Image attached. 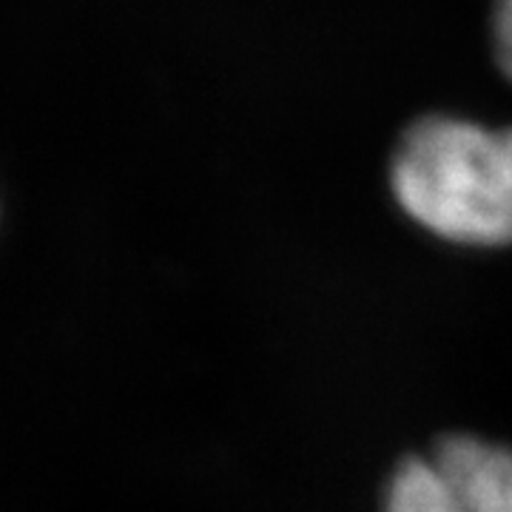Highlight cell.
Instances as JSON below:
<instances>
[{
    "label": "cell",
    "instance_id": "6da1fadb",
    "mask_svg": "<svg viewBox=\"0 0 512 512\" xmlns=\"http://www.w3.org/2000/svg\"><path fill=\"white\" fill-rule=\"evenodd\" d=\"M390 188L410 220L447 242L470 248L512 242V194L498 131L450 114L421 117L393 154Z\"/></svg>",
    "mask_w": 512,
    "mask_h": 512
},
{
    "label": "cell",
    "instance_id": "5b68a950",
    "mask_svg": "<svg viewBox=\"0 0 512 512\" xmlns=\"http://www.w3.org/2000/svg\"><path fill=\"white\" fill-rule=\"evenodd\" d=\"M498 151H501L504 177H507V185H510V194H512V128L498 131Z\"/></svg>",
    "mask_w": 512,
    "mask_h": 512
},
{
    "label": "cell",
    "instance_id": "277c9868",
    "mask_svg": "<svg viewBox=\"0 0 512 512\" xmlns=\"http://www.w3.org/2000/svg\"><path fill=\"white\" fill-rule=\"evenodd\" d=\"M493 46L501 72L512 80V0H495Z\"/></svg>",
    "mask_w": 512,
    "mask_h": 512
},
{
    "label": "cell",
    "instance_id": "3957f363",
    "mask_svg": "<svg viewBox=\"0 0 512 512\" xmlns=\"http://www.w3.org/2000/svg\"><path fill=\"white\" fill-rule=\"evenodd\" d=\"M384 512H467L433 458H404L390 476Z\"/></svg>",
    "mask_w": 512,
    "mask_h": 512
},
{
    "label": "cell",
    "instance_id": "7a4b0ae2",
    "mask_svg": "<svg viewBox=\"0 0 512 512\" xmlns=\"http://www.w3.org/2000/svg\"><path fill=\"white\" fill-rule=\"evenodd\" d=\"M433 461L467 512H512V450L476 436H447Z\"/></svg>",
    "mask_w": 512,
    "mask_h": 512
}]
</instances>
